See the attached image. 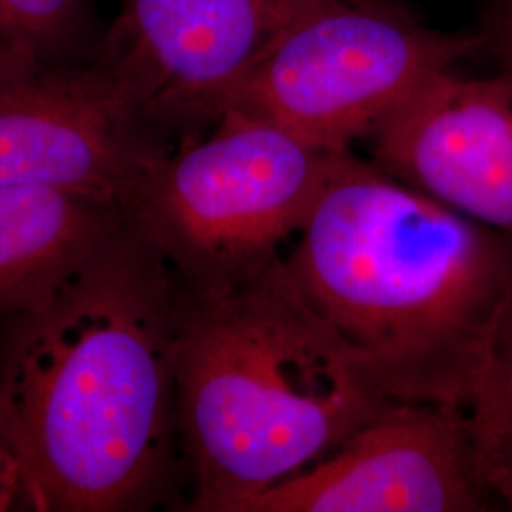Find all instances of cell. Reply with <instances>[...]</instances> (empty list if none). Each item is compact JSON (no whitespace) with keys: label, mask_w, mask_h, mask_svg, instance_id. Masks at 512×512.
<instances>
[{"label":"cell","mask_w":512,"mask_h":512,"mask_svg":"<svg viewBox=\"0 0 512 512\" xmlns=\"http://www.w3.org/2000/svg\"><path fill=\"white\" fill-rule=\"evenodd\" d=\"M181 285L131 219L38 308L6 315L0 391L29 511H183Z\"/></svg>","instance_id":"obj_1"},{"label":"cell","mask_w":512,"mask_h":512,"mask_svg":"<svg viewBox=\"0 0 512 512\" xmlns=\"http://www.w3.org/2000/svg\"><path fill=\"white\" fill-rule=\"evenodd\" d=\"M285 264L391 399L465 410L512 298L511 239L348 150Z\"/></svg>","instance_id":"obj_2"},{"label":"cell","mask_w":512,"mask_h":512,"mask_svg":"<svg viewBox=\"0 0 512 512\" xmlns=\"http://www.w3.org/2000/svg\"><path fill=\"white\" fill-rule=\"evenodd\" d=\"M177 414L188 512H243L393 404L277 258L226 293L181 289Z\"/></svg>","instance_id":"obj_3"},{"label":"cell","mask_w":512,"mask_h":512,"mask_svg":"<svg viewBox=\"0 0 512 512\" xmlns=\"http://www.w3.org/2000/svg\"><path fill=\"white\" fill-rule=\"evenodd\" d=\"M336 154L230 110L156 162L129 217L160 249L183 291L226 293L283 256Z\"/></svg>","instance_id":"obj_4"},{"label":"cell","mask_w":512,"mask_h":512,"mask_svg":"<svg viewBox=\"0 0 512 512\" xmlns=\"http://www.w3.org/2000/svg\"><path fill=\"white\" fill-rule=\"evenodd\" d=\"M476 54H482L478 31L429 29L389 0H323L256 61L224 112L266 120L313 147L348 152L429 78Z\"/></svg>","instance_id":"obj_5"},{"label":"cell","mask_w":512,"mask_h":512,"mask_svg":"<svg viewBox=\"0 0 512 512\" xmlns=\"http://www.w3.org/2000/svg\"><path fill=\"white\" fill-rule=\"evenodd\" d=\"M169 150L99 65L0 50V186L67 190L129 213Z\"/></svg>","instance_id":"obj_6"},{"label":"cell","mask_w":512,"mask_h":512,"mask_svg":"<svg viewBox=\"0 0 512 512\" xmlns=\"http://www.w3.org/2000/svg\"><path fill=\"white\" fill-rule=\"evenodd\" d=\"M323 0H124L93 61L169 147L200 137L281 33Z\"/></svg>","instance_id":"obj_7"},{"label":"cell","mask_w":512,"mask_h":512,"mask_svg":"<svg viewBox=\"0 0 512 512\" xmlns=\"http://www.w3.org/2000/svg\"><path fill=\"white\" fill-rule=\"evenodd\" d=\"M501 511L476 465L463 408L397 403L327 458L243 512Z\"/></svg>","instance_id":"obj_8"},{"label":"cell","mask_w":512,"mask_h":512,"mask_svg":"<svg viewBox=\"0 0 512 512\" xmlns=\"http://www.w3.org/2000/svg\"><path fill=\"white\" fill-rule=\"evenodd\" d=\"M366 141L387 173L512 241V76L435 74Z\"/></svg>","instance_id":"obj_9"},{"label":"cell","mask_w":512,"mask_h":512,"mask_svg":"<svg viewBox=\"0 0 512 512\" xmlns=\"http://www.w3.org/2000/svg\"><path fill=\"white\" fill-rule=\"evenodd\" d=\"M128 211L40 186H0V313L44 304Z\"/></svg>","instance_id":"obj_10"},{"label":"cell","mask_w":512,"mask_h":512,"mask_svg":"<svg viewBox=\"0 0 512 512\" xmlns=\"http://www.w3.org/2000/svg\"><path fill=\"white\" fill-rule=\"evenodd\" d=\"M476 465L501 511L512 512V298L465 404Z\"/></svg>","instance_id":"obj_11"},{"label":"cell","mask_w":512,"mask_h":512,"mask_svg":"<svg viewBox=\"0 0 512 512\" xmlns=\"http://www.w3.org/2000/svg\"><path fill=\"white\" fill-rule=\"evenodd\" d=\"M88 0H0V50L74 63L86 37Z\"/></svg>","instance_id":"obj_12"},{"label":"cell","mask_w":512,"mask_h":512,"mask_svg":"<svg viewBox=\"0 0 512 512\" xmlns=\"http://www.w3.org/2000/svg\"><path fill=\"white\" fill-rule=\"evenodd\" d=\"M29 511V484L0 391V512Z\"/></svg>","instance_id":"obj_13"},{"label":"cell","mask_w":512,"mask_h":512,"mask_svg":"<svg viewBox=\"0 0 512 512\" xmlns=\"http://www.w3.org/2000/svg\"><path fill=\"white\" fill-rule=\"evenodd\" d=\"M478 33L482 52L494 59L499 73L512 76V0H486Z\"/></svg>","instance_id":"obj_14"}]
</instances>
